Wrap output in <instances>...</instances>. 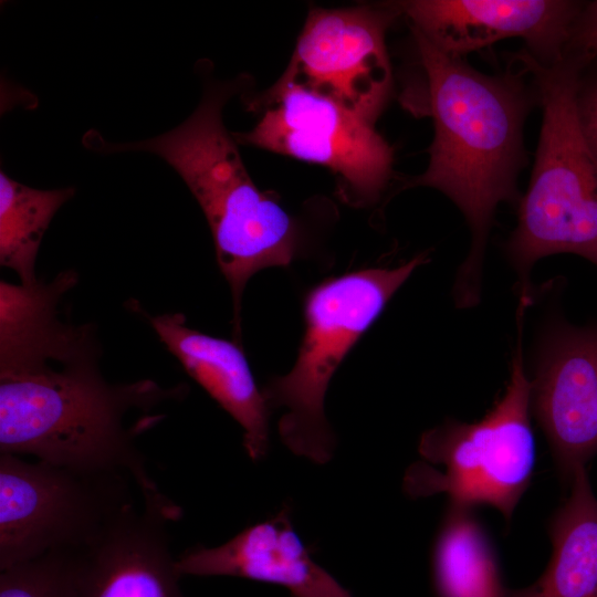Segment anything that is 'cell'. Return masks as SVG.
Listing matches in <instances>:
<instances>
[{
	"label": "cell",
	"mask_w": 597,
	"mask_h": 597,
	"mask_svg": "<svg viewBox=\"0 0 597 597\" xmlns=\"http://www.w3.org/2000/svg\"><path fill=\"white\" fill-rule=\"evenodd\" d=\"M56 285L19 289L0 303V453L92 472H119L160 492L126 417L182 395L151 379L111 384L92 324L63 321Z\"/></svg>",
	"instance_id": "1"
},
{
	"label": "cell",
	"mask_w": 597,
	"mask_h": 597,
	"mask_svg": "<svg viewBox=\"0 0 597 597\" xmlns=\"http://www.w3.org/2000/svg\"><path fill=\"white\" fill-rule=\"evenodd\" d=\"M411 30L417 67L400 101L411 113L432 118L434 137L426 171L406 187L438 189L463 213L471 247L453 296L458 307H472L480 300L495 210L502 202L520 201L517 176L526 165L523 127L537 96L525 85L521 70L484 74Z\"/></svg>",
	"instance_id": "2"
},
{
	"label": "cell",
	"mask_w": 597,
	"mask_h": 597,
	"mask_svg": "<svg viewBox=\"0 0 597 597\" xmlns=\"http://www.w3.org/2000/svg\"><path fill=\"white\" fill-rule=\"evenodd\" d=\"M242 83L206 84L195 112L176 128L150 139L114 144L95 130L83 142L111 154L143 150L161 157L182 178L210 227L218 265L233 298V328L241 335V301L250 277L270 266H286L298 250L294 219L270 192L261 191L222 122V108Z\"/></svg>",
	"instance_id": "3"
},
{
	"label": "cell",
	"mask_w": 597,
	"mask_h": 597,
	"mask_svg": "<svg viewBox=\"0 0 597 597\" xmlns=\"http://www.w3.org/2000/svg\"><path fill=\"white\" fill-rule=\"evenodd\" d=\"M588 60L572 50L551 63L527 50L515 56L520 69L531 75L543 108L528 188L505 243L523 300L531 297L530 272L544 256L573 253L597 265V156L578 114L580 74Z\"/></svg>",
	"instance_id": "4"
},
{
	"label": "cell",
	"mask_w": 597,
	"mask_h": 597,
	"mask_svg": "<svg viewBox=\"0 0 597 597\" xmlns=\"http://www.w3.org/2000/svg\"><path fill=\"white\" fill-rule=\"evenodd\" d=\"M426 261V253H421L397 268L346 273L307 293L305 331L296 362L262 391L269 407L285 409L277 429L293 453L321 464L332 459L335 439L324 412L329 380L391 296Z\"/></svg>",
	"instance_id": "5"
},
{
	"label": "cell",
	"mask_w": 597,
	"mask_h": 597,
	"mask_svg": "<svg viewBox=\"0 0 597 597\" xmlns=\"http://www.w3.org/2000/svg\"><path fill=\"white\" fill-rule=\"evenodd\" d=\"M524 310L519 306V341L504 394L475 422L446 420L425 431L416 462L405 475L413 498L446 494L450 505H490L510 522L535 465L531 384L522 349Z\"/></svg>",
	"instance_id": "6"
},
{
	"label": "cell",
	"mask_w": 597,
	"mask_h": 597,
	"mask_svg": "<svg viewBox=\"0 0 597 597\" xmlns=\"http://www.w3.org/2000/svg\"><path fill=\"white\" fill-rule=\"evenodd\" d=\"M130 483L119 472L0 453V570L87 545L135 503Z\"/></svg>",
	"instance_id": "7"
},
{
	"label": "cell",
	"mask_w": 597,
	"mask_h": 597,
	"mask_svg": "<svg viewBox=\"0 0 597 597\" xmlns=\"http://www.w3.org/2000/svg\"><path fill=\"white\" fill-rule=\"evenodd\" d=\"M263 115L234 140L323 165L339 176L344 198L365 206L375 202L391 176L392 148L374 125L334 102L301 87L275 83L247 101Z\"/></svg>",
	"instance_id": "8"
},
{
	"label": "cell",
	"mask_w": 597,
	"mask_h": 597,
	"mask_svg": "<svg viewBox=\"0 0 597 597\" xmlns=\"http://www.w3.org/2000/svg\"><path fill=\"white\" fill-rule=\"evenodd\" d=\"M395 4L314 9L276 82L325 97L374 125L392 91L385 35Z\"/></svg>",
	"instance_id": "9"
},
{
	"label": "cell",
	"mask_w": 597,
	"mask_h": 597,
	"mask_svg": "<svg viewBox=\"0 0 597 597\" xmlns=\"http://www.w3.org/2000/svg\"><path fill=\"white\" fill-rule=\"evenodd\" d=\"M181 507L163 492L126 506L84 547L72 552L77 597H187L169 524Z\"/></svg>",
	"instance_id": "10"
},
{
	"label": "cell",
	"mask_w": 597,
	"mask_h": 597,
	"mask_svg": "<svg viewBox=\"0 0 597 597\" xmlns=\"http://www.w3.org/2000/svg\"><path fill=\"white\" fill-rule=\"evenodd\" d=\"M531 384V411L561 476L597 452V324L558 323L541 346Z\"/></svg>",
	"instance_id": "11"
},
{
	"label": "cell",
	"mask_w": 597,
	"mask_h": 597,
	"mask_svg": "<svg viewBox=\"0 0 597 597\" xmlns=\"http://www.w3.org/2000/svg\"><path fill=\"white\" fill-rule=\"evenodd\" d=\"M583 3L564 0H412L395 3L411 29L442 52L462 57L500 40L521 38L546 63L568 48Z\"/></svg>",
	"instance_id": "12"
},
{
	"label": "cell",
	"mask_w": 597,
	"mask_h": 597,
	"mask_svg": "<svg viewBox=\"0 0 597 597\" xmlns=\"http://www.w3.org/2000/svg\"><path fill=\"white\" fill-rule=\"evenodd\" d=\"M289 507L252 524L226 543L198 545L177 557L181 576L240 577L282 586L290 597H354L311 556L294 531Z\"/></svg>",
	"instance_id": "13"
},
{
	"label": "cell",
	"mask_w": 597,
	"mask_h": 597,
	"mask_svg": "<svg viewBox=\"0 0 597 597\" xmlns=\"http://www.w3.org/2000/svg\"><path fill=\"white\" fill-rule=\"evenodd\" d=\"M129 306L145 315L188 375L241 426L248 455L262 459L269 447L270 407L241 347L187 326L181 313L150 316L137 303Z\"/></svg>",
	"instance_id": "14"
},
{
	"label": "cell",
	"mask_w": 597,
	"mask_h": 597,
	"mask_svg": "<svg viewBox=\"0 0 597 597\" xmlns=\"http://www.w3.org/2000/svg\"><path fill=\"white\" fill-rule=\"evenodd\" d=\"M569 483L570 493L549 523L553 554L545 572L505 597H597V499L585 467Z\"/></svg>",
	"instance_id": "15"
},
{
	"label": "cell",
	"mask_w": 597,
	"mask_h": 597,
	"mask_svg": "<svg viewBox=\"0 0 597 597\" xmlns=\"http://www.w3.org/2000/svg\"><path fill=\"white\" fill-rule=\"evenodd\" d=\"M472 507L450 505L432 554L439 597H505L493 547Z\"/></svg>",
	"instance_id": "16"
},
{
	"label": "cell",
	"mask_w": 597,
	"mask_h": 597,
	"mask_svg": "<svg viewBox=\"0 0 597 597\" xmlns=\"http://www.w3.org/2000/svg\"><path fill=\"white\" fill-rule=\"evenodd\" d=\"M75 193L73 187L43 190L0 174V264L13 270L21 284H33L44 232L57 210Z\"/></svg>",
	"instance_id": "17"
},
{
	"label": "cell",
	"mask_w": 597,
	"mask_h": 597,
	"mask_svg": "<svg viewBox=\"0 0 597 597\" xmlns=\"http://www.w3.org/2000/svg\"><path fill=\"white\" fill-rule=\"evenodd\" d=\"M0 597H77L72 552H51L0 570Z\"/></svg>",
	"instance_id": "18"
},
{
	"label": "cell",
	"mask_w": 597,
	"mask_h": 597,
	"mask_svg": "<svg viewBox=\"0 0 597 597\" xmlns=\"http://www.w3.org/2000/svg\"><path fill=\"white\" fill-rule=\"evenodd\" d=\"M567 49L580 52L588 57L597 54V1L583 6Z\"/></svg>",
	"instance_id": "19"
},
{
	"label": "cell",
	"mask_w": 597,
	"mask_h": 597,
	"mask_svg": "<svg viewBox=\"0 0 597 597\" xmlns=\"http://www.w3.org/2000/svg\"><path fill=\"white\" fill-rule=\"evenodd\" d=\"M578 114L586 138L597 156V77L586 83L582 81Z\"/></svg>",
	"instance_id": "20"
}]
</instances>
